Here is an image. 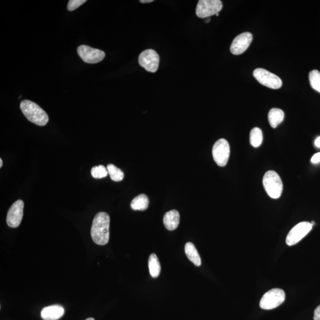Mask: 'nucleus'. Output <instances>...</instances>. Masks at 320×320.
Segmentation results:
<instances>
[{"label": "nucleus", "mask_w": 320, "mask_h": 320, "mask_svg": "<svg viewBox=\"0 0 320 320\" xmlns=\"http://www.w3.org/2000/svg\"><path fill=\"white\" fill-rule=\"evenodd\" d=\"M110 217L106 212H100L94 218L91 236L93 241L99 245L108 243L109 240Z\"/></svg>", "instance_id": "f257e3e1"}, {"label": "nucleus", "mask_w": 320, "mask_h": 320, "mask_svg": "<svg viewBox=\"0 0 320 320\" xmlns=\"http://www.w3.org/2000/svg\"><path fill=\"white\" fill-rule=\"evenodd\" d=\"M20 109L27 120L36 125L43 126L48 122V114L34 102L27 100L22 101L20 103Z\"/></svg>", "instance_id": "f03ea898"}, {"label": "nucleus", "mask_w": 320, "mask_h": 320, "mask_svg": "<svg viewBox=\"0 0 320 320\" xmlns=\"http://www.w3.org/2000/svg\"><path fill=\"white\" fill-rule=\"evenodd\" d=\"M263 184L267 194L273 199L280 197L283 183L280 176L275 171H268L263 176Z\"/></svg>", "instance_id": "7ed1b4c3"}, {"label": "nucleus", "mask_w": 320, "mask_h": 320, "mask_svg": "<svg viewBox=\"0 0 320 320\" xmlns=\"http://www.w3.org/2000/svg\"><path fill=\"white\" fill-rule=\"evenodd\" d=\"M285 293L282 289H272L264 294L260 301V307L263 310H272L285 301Z\"/></svg>", "instance_id": "20e7f679"}, {"label": "nucleus", "mask_w": 320, "mask_h": 320, "mask_svg": "<svg viewBox=\"0 0 320 320\" xmlns=\"http://www.w3.org/2000/svg\"><path fill=\"white\" fill-rule=\"evenodd\" d=\"M222 9V2L220 0H200L196 9V14L198 18H208L219 14Z\"/></svg>", "instance_id": "39448f33"}, {"label": "nucleus", "mask_w": 320, "mask_h": 320, "mask_svg": "<svg viewBox=\"0 0 320 320\" xmlns=\"http://www.w3.org/2000/svg\"><path fill=\"white\" fill-rule=\"evenodd\" d=\"M253 76L261 84L270 89H279L282 87V81L280 77L265 69H256L253 71Z\"/></svg>", "instance_id": "423d86ee"}, {"label": "nucleus", "mask_w": 320, "mask_h": 320, "mask_svg": "<svg viewBox=\"0 0 320 320\" xmlns=\"http://www.w3.org/2000/svg\"><path fill=\"white\" fill-rule=\"evenodd\" d=\"M230 154V145L225 139L218 140L212 148V156L215 162L220 167L227 164Z\"/></svg>", "instance_id": "0eeeda50"}, {"label": "nucleus", "mask_w": 320, "mask_h": 320, "mask_svg": "<svg viewBox=\"0 0 320 320\" xmlns=\"http://www.w3.org/2000/svg\"><path fill=\"white\" fill-rule=\"evenodd\" d=\"M313 228V225L310 222H301L298 223L289 231L286 237V244L292 246L296 244L310 233Z\"/></svg>", "instance_id": "6e6552de"}, {"label": "nucleus", "mask_w": 320, "mask_h": 320, "mask_svg": "<svg viewBox=\"0 0 320 320\" xmlns=\"http://www.w3.org/2000/svg\"><path fill=\"white\" fill-rule=\"evenodd\" d=\"M139 61L140 65L147 71L156 73L159 66V55L153 49H147L140 55Z\"/></svg>", "instance_id": "1a4fd4ad"}, {"label": "nucleus", "mask_w": 320, "mask_h": 320, "mask_svg": "<svg viewBox=\"0 0 320 320\" xmlns=\"http://www.w3.org/2000/svg\"><path fill=\"white\" fill-rule=\"evenodd\" d=\"M77 52L82 60L88 63H98L105 57V53L103 51L87 45L80 46L77 49Z\"/></svg>", "instance_id": "9d476101"}, {"label": "nucleus", "mask_w": 320, "mask_h": 320, "mask_svg": "<svg viewBox=\"0 0 320 320\" xmlns=\"http://www.w3.org/2000/svg\"><path fill=\"white\" fill-rule=\"evenodd\" d=\"M23 200L16 201L10 207L7 215V223L10 227L17 228L20 225L23 216Z\"/></svg>", "instance_id": "9b49d317"}, {"label": "nucleus", "mask_w": 320, "mask_h": 320, "mask_svg": "<svg viewBox=\"0 0 320 320\" xmlns=\"http://www.w3.org/2000/svg\"><path fill=\"white\" fill-rule=\"evenodd\" d=\"M253 40V35L250 32H244L234 39L230 47L232 54L239 55L243 54L249 48Z\"/></svg>", "instance_id": "f8f14e48"}, {"label": "nucleus", "mask_w": 320, "mask_h": 320, "mask_svg": "<svg viewBox=\"0 0 320 320\" xmlns=\"http://www.w3.org/2000/svg\"><path fill=\"white\" fill-rule=\"evenodd\" d=\"M64 312L61 305H54L43 308L40 315L43 320H58L61 318Z\"/></svg>", "instance_id": "ddd939ff"}, {"label": "nucleus", "mask_w": 320, "mask_h": 320, "mask_svg": "<svg viewBox=\"0 0 320 320\" xmlns=\"http://www.w3.org/2000/svg\"><path fill=\"white\" fill-rule=\"evenodd\" d=\"M180 222V215L176 210L167 212L163 218L164 225L169 231H173L178 227Z\"/></svg>", "instance_id": "4468645a"}, {"label": "nucleus", "mask_w": 320, "mask_h": 320, "mask_svg": "<svg viewBox=\"0 0 320 320\" xmlns=\"http://www.w3.org/2000/svg\"><path fill=\"white\" fill-rule=\"evenodd\" d=\"M186 255L195 266H200L201 265V259L198 250L196 249L195 245L192 242H187L184 247Z\"/></svg>", "instance_id": "2eb2a0df"}, {"label": "nucleus", "mask_w": 320, "mask_h": 320, "mask_svg": "<svg viewBox=\"0 0 320 320\" xmlns=\"http://www.w3.org/2000/svg\"><path fill=\"white\" fill-rule=\"evenodd\" d=\"M285 117V114L282 110L273 108L270 110L268 114L269 122L273 128H276L282 122Z\"/></svg>", "instance_id": "dca6fc26"}, {"label": "nucleus", "mask_w": 320, "mask_h": 320, "mask_svg": "<svg viewBox=\"0 0 320 320\" xmlns=\"http://www.w3.org/2000/svg\"><path fill=\"white\" fill-rule=\"evenodd\" d=\"M149 206V200L147 195L140 194L132 200L131 207L135 211H145Z\"/></svg>", "instance_id": "f3484780"}, {"label": "nucleus", "mask_w": 320, "mask_h": 320, "mask_svg": "<svg viewBox=\"0 0 320 320\" xmlns=\"http://www.w3.org/2000/svg\"><path fill=\"white\" fill-rule=\"evenodd\" d=\"M148 267L151 277L158 278L161 272V266L159 259L155 254H151L149 258Z\"/></svg>", "instance_id": "a211bd4d"}, {"label": "nucleus", "mask_w": 320, "mask_h": 320, "mask_svg": "<svg viewBox=\"0 0 320 320\" xmlns=\"http://www.w3.org/2000/svg\"><path fill=\"white\" fill-rule=\"evenodd\" d=\"M250 140L253 147L257 148L263 141V133L260 128H255L250 132Z\"/></svg>", "instance_id": "6ab92c4d"}, {"label": "nucleus", "mask_w": 320, "mask_h": 320, "mask_svg": "<svg viewBox=\"0 0 320 320\" xmlns=\"http://www.w3.org/2000/svg\"><path fill=\"white\" fill-rule=\"evenodd\" d=\"M107 172L112 180L114 181H122L124 178V173L122 170L116 167L115 165L110 164L107 166Z\"/></svg>", "instance_id": "aec40b11"}, {"label": "nucleus", "mask_w": 320, "mask_h": 320, "mask_svg": "<svg viewBox=\"0 0 320 320\" xmlns=\"http://www.w3.org/2000/svg\"><path fill=\"white\" fill-rule=\"evenodd\" d=\"M311 86L313 89L320 93V72L318 70H313L309 74Z\"/></svg>", "instance_id": "412c9836"}, {"label": "nucleus", "mask_w": 320, "mask_h": 320, "mask_svg": "<svg viewBox=\"0 0 320 320\" xmlns=\"http://www.w3.org/2000/svg\"><path fill=\"white\" fill-rule=\"evenodd\" d=\"M91 174H92V176L95 179L106 178L107 175H109L107 168L101 165L93 167L92 170H91Z\"/></svg>", "instance_id": "4be33fe9"}, {"label": "nucleus", "mask_w": 320, "mask_h": 320, "mask_svg": "<svg viewBox=\"0 0 320 320\" xmlns=\"http://www.w3.org/2000/svg\"><path fill=\"white\" fill-rule=\"evenodd\" d=\"M86 1L85 0H70L67 5V9L71 12L75 10Z\"/></svg>", "instance_id": "5701e85b"}, {"label": "nucleus", "mask_w": 320, "mask_h": 320, "mask_svg": "<svg viewBox=\"0 0 320 320\" xmlns=\"http://www.w3.org/2000/svg\"><path fill=\"white\" fill-rule=\"evenodd\" d=\"M311 161L314 164L319 163L320 162V153L314 154V156L312 157Z\"/></svg>", "instance_id": "b1692460"}, {"label": "nucleus", "mask_w": 320, "mask_h": 320, "mask_svg": "<svg viewBox=\"0 0 320 320\" xmlns=\"http://www.w3.org/2000/svg\"><path fill=\"white\" fill-rule=\"evenodd\" d=\"M314 320H320V305L318 306L314 311Z\"/></svg>", "instance_id": "393cba45"}, {"label": "nucleus", "mask_w": 320, "mask_h": 320, "mask_svg": "<svg viewBox=\"0 0 320 320\" xmlns=\"http://www.w3.org/2000/svg\"><path fill=\"white\" fill-rule=\"evenodd\" d=\"M315 145L317 147L320 148V137L317 138L316 140Z\"/></svg>", "instance_id": "a878e982"}, {"label": "nucleus", "mask_w": 320, "mask_h": 320, "mask_svg": "<svg viewBox=\"0 0 320 320\" xmlns=\"http://www.w3.org/2000/svg\"><path fill=\"white\" fill-rule=\"evenodd\" d=\"M153 1V0H140V1L141 3H150V2Z\"/></svg>", "instance_id": "bb28decb"}, {"label": "nucleus", "mask_w": 320, "mask_h": 320, "mask_svg": "<svg viewBox=\"0 0 320 320\" xmlns=\"http://www.w3.org/2000/svg\"><path fill=\"white\" fill-rule=\"evenodd\" d=\"M2 164H3V162H2V160L1 159H0V167H2Z\"/></svg>", "instance_id": "cd10ccee"}, {"label": "nucleus", "mask_w": 320, "mask_h": 320, "mask_svg": "<svg viewBox=\"0 0 320 320\" xmlns=\"http://www.w3.org/2000/svg\"><path fill=\"white\" fill-rule=\"evenodd\" d=\"M210 20H211V19L209 18L208 20H206V23H209V21H210Z\"/></svg>", "instance_id": "c85d7f7f"}, {"label": "nucleus", "mask_w": 320, "mask_h": 320, "mask_svg": "<svg viewBox=\"0 0 320 320\" xmlns=\"http://www.w3.org/2000/svg\"><path fill=\"white\" fill-rule=\"evenodd\" d=\"M85 320H95L93 318H89Z\"/></svg>", "instance_id": "c756f323"}]
</instances>
